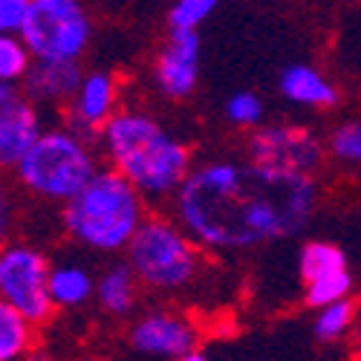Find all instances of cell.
Wrapping results in <instances>:
<instances>
[{"mask_svg":"<svg viewBox=\"0 0 361 361\" xmlns=\"http://www.w3.org/2000/svg\"><path fill=\"white\" fill-rule=\"evenodd\" d=\"M318 179L255 162L217 159L188 173L173 194L176 220L200 246L243 252L300 234L318 208Z\"/></svg>","mask_w":361,"mask_h":361,"instance_id":"cell-1","label":"cell"},{"mask_svg":"<svg viewBox=\"0 0 361 361\" xmlns=\"http://www.w3.org/2000/svg\"><path fill=\"white\" fill-rule=\"evenodd\" d=\"M128 347L147 358L185 361V355L200 347V333L185 315L154 310L133 321L128 329Z\"/></svg>","mask_w":361,"mask_h":361,"instance_id":"cell-9","label":"cell"},{"mask_svg":"<svg viewBox=\"0 0 361 361\" xmlns=\"http://www.w3.org/2000/svg\"><path fill=\"white\" fill-rule=\"evenodd\" d=\"M326 150L336 162L361 168V118H350V122L336 125L326 139Z\"/></svg>","mask_w":361,"mask_h":361,"instance_id":"cell-21","label":"cell"},{"mask_svg":"<svg viewBox=\"0 0 361 361\" xmlns=\"http://www.w3.org/2000/svg\"><path fill=\"white\" fill-rule=\"evenodd\" d=\"M278 87L286 102L300 104V107H312V110H329L341 102V93L336 90V84L310 64H289L281 73Z\"/></svg>","mask_w":361,"mask_h":361,"instance_id":"cell-14","label":"cell"},{"mask_svg":"<svg viewBox=\"0 0 361 361\" xmlns=\"http://www.w3.org/2000/svg\"><path fill=\"white\" fill-rule=\"evenodd\" d=\"M116 78L110 73H84L78 93L70 102L67 128L87 145L102 142V130L116 113Z\"/></svg>","mask_w":361,"mask_h":361,"instance_id":"cell-12","label":"cell"},{"mask_svg":"<svg viewBox=\"0 0 361 361\" xmlns=\"http://www.w3.org/2000/svg\"><path fill=\"white\" fill-rule=\"evenodd\" d=\"M81 81L84 73L78 61H35L20 87L35 104H64L73 102Z\"/></svg>","mask_w":361,"mask_h":361,"instance_id":"cell-13","label":"cell"},{"mask_svg":"<svg viewBox=\"0 0 361 361\" xmlns=\"http://www.w3.org/2000/svg\"><path fill=\"white\" fill-rule=\"evenodd\" d=\"M99 162L84 139L70 128L44 130L41 139L20 157L15 165L18 183L41 200L67 202L90 179L96 176Z\"/></svg>","mask_w":361,"mask_h":361,"instance_id":"cell-4","label":"cell"},{"mask_svg":"<svg viewBox=\"0 0 361 361\" xmlns=\"http://www.w3.org/2000/svg\"><path fill=\"white\" fill-rule=\"evenodd\" d=\"M200 81V35L197 29H168V44L154 64V84L165 99H188Z\"/></svg>","mask_w":361,"mask_h":361,"instance_id":"cell-11","label":"cell"},{"mask_svg":"<svg viewBox=\"0 0 361 361\" xmlns=\"http://www.w3.org/2000/svg\"><path fill=\"white\" fill-rule=\"evenodd\" d=\"M49 292L55 300V310H78L87 300L96 298V278L90 269L78 263H61L52 266Z\"/></svg>","mask_w":361,"mask_h":361,"instance_id":"cell-16","label":"cell"},{"mask_svg":"<svg viewBox=\"0 0 361 361\" xmlns=\"http://www.w3.org/2000/svg\"><path fill=\"white\" fill-rule=\"evenodd\" d=\"M32 0H0V32L20 35Z\"/></svg>","mask_w":361,"mask_h":361,"instance_id":"cell-25","label":"cell"},{"mask_svg":"<svg viewBox=\"0 0 361 361\" xmlns=\"http://www.w3.org/2000/svg\"><path fill=\"white\" fill-rule=\"evenodd\" d=\"M32 64H35V55L23 44L20 35L0 32V81L20 84L26 73L32 70Z\"/></svg>","mask_w":361,"mask_h":361,"instance_id":"cell-20","label":"cell"},{"mask_svg":"<svg viewBox=\"0 0 361 361\" xmlns=\"http://www.w3.org/2000/svg\"><path fill=\"white\" fill-rule=\"evenodd\" d=\"M200 243L165 217H145L128 246V260L139 281L157 292L185 289L200 272Z\"/></svg>","mask_w":361,"mask_h":361,"instance_id":"cell-5","label":"cell"},{"mask_svg":"<svg viewBox=\"0 0 361 361\" xmlns=\"http://www.w3.org/2000/svg\"><path fill=\"white\" fill-rule=\"evenodd\" d=\"M326 147L310 128L300 125H260L246 142V159L286 173H318Z\"/></svg>","mask_w":361,"mask_h":361,"instance_id":"cell-8","label":"cell"},{"mask_svg":"<svg viewBox=\"0 0 361 361\" xmlns=\"http://www.w3.org/2000/svg\"><path fill=\"white\" fill-rule=\"evenodd\" d=\"M110 165L128 176L145 200H165L188 179L191 154L165 125L139 110H116L102 130Z\"/></svg>","mask_w":361,"mask_h":361,"instance_id":"cell-2","label":"cell"},{"mask_svg":"<svg viewBox=\"0 0 361 361\" xmlns=\"http://www.w3.org/2000/svg\"><path fill=\"white\" fill-rule=\"evenodd\" d=\"M38 104L15 81H0V162L15 168L20 157L41 139Z\"/></svg>","mask_w":361,"mask_h":361,"instance_id":"cell-10","label":"cell"},{"mask_svg":"<svg viewBox=\"0 0 361 361\" xmlns=\"http://www.w3.org/2000/svg\"><path fill=\"white\" fill-rule=\"evenodd\" d=\"M139 275L130 266V260L110 263L96 281V304L104 315L125 318L133 312L139 298Z\"/></svg>","mask_w":361,"mask_h":361,"instance_id":"cell-15","label":"cell"},{"mask_svg":"<svg viewBox=\"0 0 361 361\" xmlns=\"http://www.w3.org/2000/svg\"><path fill=\"white\" fill-rule=\"evenodd\" d=\"M300 278L304 283L315 281V278H324L329 272H338V269H347V255L341 252V246L336 243H326V240H312L300 249Z\"/></svg>","mask_w":361,"mask_h":361,"instance_id":"cell-19","label":"cell"},{"mask_svg":"<svg viewBox=\"0 0 361 361\" xmlns=\"http://www.w3.org/2000/svg\"><path fill=\"white\" fill-rule=\"evenodd\" d=\"M32 329L35 324L23 312L0 300V361L23 358L32 347Z\"/></svg>","mask_w":361,"mask_h":361,"instance_id":"cell-17","label":"cell"},{"mask_svg":"<svg viewBox=\"0 0 361 361\" xmlns=\"http://www.w3.org/2000/svg\"><path fill=\"white\" fill-rule=\"evenodd\" d=\"M52 266L44 252L26 243L6 246L0 255V298L23 312L35 326L47 324L55 312V300L49 292Z\"/></svg>","mask_w":361,"mask_h":361,"instance_id":"cell-7","label":"cell"},{"mask_svg":"<svg viewBox=\"0 0 361 361\" xmlns=\"http://www.w3.org/2000/svg\"><path fill=\"white\" fill-rule=\"evenodd\" d=\"M358 358H361V336H358Z\"/></svg>","mask_w":361,"mask_h":361,"instance_id":"cell-26","label":"cell"},{"mask_svg":"<svg viewBox=\"0 0 361 361\" xmlns=\"http://www.w3.org/2000/svg\"><path fill=\"white\" fill-rule=\"evenodd\" d=\"M353 292V275L350 269H338V272H329L324 278H315L307 283V307L318 310L324 304H333V300H341V298H350Z\"/></svg>","mask_w":361,"mask_h":361,"instance_id":"cell-23","label":"cell"},{"mask_svg":"<svg viewBox=\"0 0 361 361\" xmlns=\"http://www.w3.org/2000/svg\"><path fill=\"white\" fill-rule=\"evenodd\" d=\"M220 0H173L168 12V29H197L217 9Z\"/></svg>","mask_w":361,"mask_h":361,"instance_id":"cell-24","label":"cell"},{"mask_svg":"<svg viewBox=\"0 0 361 361\" xmlns=\"http://www.w3.org/2000/svg\"><path fill=\"white\" fill-rule=\"evenodd\" d=\"M20 38L35 61H78L93 38V20L81 0H32Z\"/></svg>","mask_w":361,"mask_h":361,"instance_id":"cell-6","label":"cell"},{"mask_svg":"<svg viewBox=\"0 0 361 361\" xmlns=\"http://www.w3.org/2000/svg\"><path fill=\"white\" fill-rule=\"evenodd\" d=\"M145 194L116 168L96 171L90 183L64 202V231L90 252H128L145 223Z\"/></svg>","mask_w":361,"mask_h":361,"instance_id":"cell-3","label":"cell"},{"mask_svg":"<svg viewBox=\"0 0 361 361\" xmlns=\"http://www.w3.org/2000/svg\"><path fill=\"white\" fill-rule=\"evenodd\" d=\"M355 324V300L341 298L333 300V304L318 307V315L312 321V336L321 344H336L341 341Z\"/></svg>","mask_w":361,"mask_h":361,"instance_id":"cell-18","label":"cell"},{"mask_svg":"<svg viewBox=\"0 0 361 361\" xmlns=\"http://www.w3.org/2000/svg\"><path fill=\"white\" fill-rule=\"evenodd\" d=\"M263 102L257 93H252V90H237V93H231L223 104V116L226 122L234 125V128H243V130H255L263 125Z\"/></svg>","mask_w":361,"mask_h":361,"instance_id":"cell-22","label":"cell"}]
</instances>
